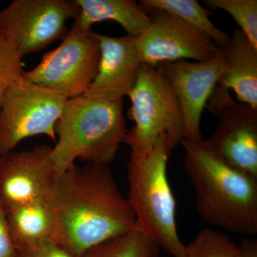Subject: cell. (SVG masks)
Instances as JSON below:
<instances>
[{
	"label": "cell",
	"instance_id": "1",
	"mask_svg": "<svg viewBox=\"0 0 257 257\" xmlns=\"http://www.w3.org/2000/svg\"><path fill=\"white\" fill-rule=\"evenodd\" d=\"M47 202L53 214L52 239L73 257L137 226L107 165L74 164L57 175Z\"/></svg>",
	"mask_w": 257,
	"mask_h": 257
},
{
	"label": "cell",
	"instance_id": "24",
	"mask_svg": "<svg viewBox=\"0 0 257 257\" xmlns=\"http://www.w3.org/2000/svg\"><path fill=\"white\" fill-rule=\"evenodd\" d=\"M236 257H257L256 239L244 240L239 246Z\"/></svg>",
	"mask_w": 257,
	"mask_h": 257
},
{
	"label": "cell",
	"instance_id": "9",
	"mask_svg": "<svg viewBox=\"0 0 257 257\" xmlns=\"http://www.w3.org/2000/svg\"><path fill=\"white\" fill-rule=\"evenodd\" d=\"M205 107L219 120L207 140L211 150L226 165L257 179V109L234 101L219 82Z\"/></svg>",
	"mask_w": 257,
	"mask_h": 257
},
{
	"label": "cell",
	"instance_id": "18",
	"mask_svg": "<svg viewBox=\"0 0 257 257\" xmlns=\"http://www.w3.org/2000/svg\"><path fill=\"white\" fill-rule=\"evenodd\" d=\"M160 246L138 226L89 248L80 257H157Z\"/></svg>",
	"mask_w": 257,
	"mask_h": 257
},
{
	"label": "cell",
	"instance_id": "22",
	"mask_svg": "<svg viewBox=\"0 0 257 257\" xmlns=\"http://www.w3.org/2000/svg\"><path fill=\"white\" fill-rule=\"evenodd\" d=\"M16 257H73L53 239L44 241L33 247L18 250Z\"/></svg>",
	"mask_w": 257,
	"mask_h": 257
},
{
	"label": "cell",
	"instance_id": "10",
	"mask_svg": "<svg viewBox=\"0 0 257 257\" xmlns=\"http://www.w3.org/2000/svg\"><path fill=\"white\" fill-rule=\"evenodd\" d=\"M150 26L137 37L142 63L158 65L181 60L204 62L215 57L219 47L204 32L163 10L146 11Z\"/></svg>",
	"mask_w": 257,
	"mask_h": 257
},
{
	"label": "cell",
	"instance_id": "15",
	"mask_svg": "<svg viewBox=\"0 0 257 257\" xmlns=\"http://www.w3.org/2000/svg\"><path fill=\"white\" fill-rule=\"evenodd\" d=\"M80 13L74 22L91 30L93 24L114 21L124 29L127 35L139 37L150 26L149 15L133 0H75Z\"/></svg>",
	"mask_w": 257,
	"mask_h": 257
},
{
	"label": "cell",
	"instance_id": "20",
	"mask_svg": "<svg viewBox=\"0 0 257 257\" xmlns=\"http://www.w3.org/2000/svg\"><path fill=\"white\" fill-rule=\"evenodd\" d=\"M208 8L221 10L231 15L257 48V1L256 0H205Z\"/></svg>",
	"mask_w": 257,
	"mask_h": 257
},
{
	"label": "cell",
	"instance_id": "8",
	"mask_svg": "<svg viewBox=\"0 0 257 257\" xmlns=\"http://www.w3.org/2000/svg\"><path fill=\"white\" fill-rule=\"evenodd\" d=\"M79 13L75 0H15L0 11V35L24 57L63 40Z\"/></svg>",
	"mask_w": 257,
	"mask_h": 257
},
{
	"label": "cell",
	"instance_id": "23",
	"mask_svg": "<svg viewBox=\"0 0 257 257\" xmlns=\"http://www.w3.org/2000/svg\"><path fill=\"white\" fill-rule=\"evenodd\" d=\"M17 250L10 238L6 213L0 204V257H16Z\"/></svg>",
	"mask_w": 257,
	"mask_h": 257
},
{
	"label": "cell",
	"instance_id": "4",
	"mask_svg": "<svg viewBox=\"0 0 257 257\" xmlns=\"http://www.w3.org/2000/svg\"><path fill=\"white\" fill-rule=\"evenodd\" d=\"M171 149L162 135L146 153L131 151L127 198L139 229L173 257H186L177 230V202L167 177Z\"/></svg>",
	"mask_w": 257,
	"mask_h": 257
},
{
	"label": "cell",
	"instance_id": "3",
	"mask_svg": "<svg viewBox=\"0 0 257 257\" xmlns=\"http://www.w3.org/2000/svg\"><path fill=\"white\" fill-rule=\"evenodd\" d=\"M128 130L123 99L106 101L87 96L68 99L55 126L58 140L51 158L57 175L76 160L109 165L125 143Z\"/></svg>",
	"mask_w": 257,
	"mask_h": 257
},
{
	"label": "cell",
	"instance_id": "21",
	"mask_svg": "<svg viewBox=\"0 0 257 257\" xmlns=\"http://www.w3.org/2000/svg\"><path fill=\"white\" fill-rule=\"evenodd\" d=\"M23 58L15 44L0 35V105L8 88L23 77Z\"/></svg>",
	"mask_w": 257,
	"mask_h": 257
},
{
	"label": "cell",
	"instance_id": "6",
	"mask_svg": "<svg viewBox=\"0 0 257 257\" xmlns=\"http://www.w3.org/2000/svg\"><path fill=\"white\" fill-rule=\"evenodd\" d=\"M100 46L92 30L74 21L62 43L42 56L23 78L60 93L67 99L84 95L95 79Z\"/></svg>",
	"mask_w": 257,
	"mask_h": 257
},
{
	"label": "cell",
	"instance_id": "12",
	"mask_svg": "<svg viewBox=\"0 0 257 257\" xmlns=\"http://www.w3.org/2000/svg\"><path fill=\"white\" fill-rule=\"evenodd\" d=\"M158 66L180 104L184 118V140L195 141L203 139L201 117L211 92L220 80V56L217 53L214 58L204 62L181 60Z\"/></svg>",
	"mask_w": 257,
	"mask_h": 257
},
{
	"label": "cell",
	"instance_id": "2",
	"mask_svg": "<svg viewBox=\"0 0 257 257\" xmlns=\"http://www.w3.org/2000/svg\"><path fill=\"white\" fill-rule=\"evenodd\" d=\"M181 144L202 219L229 232L256 234L257 179L226 165L203 139Z\"/></svg>",
	"mask_w": 257,
	"mask_h": 257
},
{
	"label": "cell",
	"instance_id": "17",
	"mask_svg": "<svg viewBox=\"0 0 257 257\" xmlns=\"http://www.w3.org/2000/svg\"><path fill=\"white\" fill-rule=\"evenodd\" d=\"M139 4L145 11L160 10L175 15L205 33L219 47L229 42V35L211 23L207 10L196 0H142Z\"/></svg>",
	"mask_w": 257,
	"mask_h": 257
},
{
	"label": "cell",
	"instance_id": "13",
	"mask_svg": "<svg viewBox=\"0 0 257 257\" xmlns=\"http://www.w3.org/2000/svg\"><path fill=\"white\" fill-rule=\"evenodd\" d=\"M100 46L95 79L84 94L93 99L117 101L130 95L141 67L137 37H114L94 32Z\"/></svg>",
	"mask_w": 257,
	"mask_h": 257
},
{
	"label": "cell",
	"instance_id": "11",
	"mask_svg": "<svg viewBox=\"0 0 257 257\" xmlns=\"http://www.w3.org/2000/svg\"><path fill=\"white\" fill-rule=\"evenodd\" d=\"M52 147L37 145L0 156V204L6 214L28 203L50 197L57 174Z\"/></svg>",
	"mask_w": 257,
	"mask_h": 257
},
{
	"label": "cell",
	"instance_id": "7",
	"mask_svg": "<svg viewBox=\"0 0 257 257\" xmlns=\"http://www.w3.org/2000/svg\"><path fill=\"white\" fill-rule=\"evenodd\" d=\"M67 98L21 77L5 92L0 105V156L25 139L45 135L56 141L55 126Z\"/></svg>",
	"mask_w": 257,
	"mask_h": 257
},
{
	"label": "cell",
	"instance_id": "5",
	"mask_svg": "<svg viewBox=\"0 0 257 257\" xmlns=\"http://www.w3.org/2000/svg\"><path fill=\"white\" fill-rule=\"evenodd\" d=\"M130 117L135 126L125 144L131 151L146 153L165 135L171 150L184 140L182 109L170 82L158 65L143 64L130 93Z\"/></svg>",
	"mask_w": 257,
	"mask_h": 257
},
{
	"label": "cell",
	"instance_id": "16",
	"mask_svg": "<svg viewBox=\"0 0 257 257\" xmlns=\"http://www.w3.org/2000/svg\"><path fill=\"white\" fill-rule=\"evenodd\" d=\"M6 217L17 251L53 239V214L46 199L28 203L10 211Z\"/></svg>",
	"mask_w": 257,
	"mask_h": 257
},
{
	"label": "cell",
	"instance_id": "14",
	"mask_svg": "<svg viewBox=\"0 0 257 257\" xmlns=\"http://www.w3.org/2000/svg\"><path fill=\"white\" fill-rule=\"evenodd\" d=\"M222 72L219 83L232 89L240 102L257 109V48L239 29L219 47Z\"/></svg>",
	"mask_w": 257,
	"mask_h": 257
},
{
	"label": "cell",
	"instance_id": "19",
	"mask_svg": "<svg viewBox=\"0 0 257 257\" xmlns=\"http://www.w3.org/2000/svg\"><path fill=\"white\" fill-rule=\"evenodd\" d=\"M239 246L225 233L202 229L186 245V257H236Z\"/></svg>",
	"mask_w": 257,
	"mask_h": 257
}]
</instances>
